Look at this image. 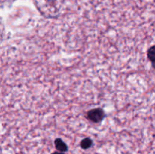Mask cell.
I'll return each mask as SVG.
<instances>
[{
    "label": "cell",
    "mask_w": 155,
    "mask_h": 154,
    "mask_svg": "<svg viewBox=\"0 0 155 154\" xmlns=\"http://www.w3.org/2000/svg\"><path fill=\"white\" fill-rule=\"evenodd\" d=\"M88 118L92 122L99 123L104 118V112L102 109H93L88 113Z\"/></svg>",
    "instance_id": "6da1fadb"
},
{
    "label": "cell",
    "mask_w": 155,
    "mask_h": 154,
    "mask_svg": "<svg viewBox=\"0 0 155 154\" xmlns=\"http://www.w3.org/2000/svg\"><path fill=\"white\" fill-rule=\"evenodd\" d=\"M55 144L57 150H58L60 152H66V151L68 150V146L66 145V144L61 139H56L55 141Z\"/></svg>",
    "instance_id": "7a4b0ae2"
},
{
    "label": "cell",
    "mask_w": 155,
    "mask_h": 154,
    "mask_svg": "<svg viewBox=\"0 0 155 154\" xmlns=\"http://www.w3.org/2000/svg\"><path fill=\"white\" fill-rule=\"evenodd\" d=\"M147 57H148L149 60L152 62V64L155 63V46H152L149 49L147 52Z\"/></svg>",
    "instance_id": "3957f363"
},
{
    "label": "cell",
    "mask_w": 155,
    "mask_h": 154,
    "mask_svg": "<svg viewBox=\"0 0 155 154\" xmlns=\"http://www.w3.org/2000/svg\"><path fill=\"white\" fill-rule=\"evenodd\" d=\"M93 144V141L90 138H85L80 143V146L83 149H89Z\"/></svg>",
    "instance_id": "277c9868"
},
{
    "label": "cell",
    "mask_w": 155,
    "mask_h": 154,
    "mask_svg": "<svg viewBox=\"0 0 155 154\" xmlns=\"http://www.w3.org/2000/svg\"><path fill=\"white\" fill-rule=\"evenodd\" d=\"M45 1H46L47 2H50V3H53V2H55L56 0H45Z\"/></svg>",
    "instance_id": "5b68a950"
},
{
    "label": "cell",
    "mask_w": 155,
    "mask_h": 154,
    "mask_svg": "<svg viewBox=\"0 0 155 154\" xmlns=\"http://www.w3.org/2000/svg\"><path fill=\"white\" fill-rule=\"evenodd\" d=\"M52 154H64V153H61V152H55V153H53Z\"/></svg>",
    "instance_id": "8992f818"
},
{
    "label": "cell",
    "mask_w": 155,
    "mask_h": 154,
    "mask_svg": "<svg viewBox=\"0 0 155 154\" xmlns=\"http://www.w3.org/2000/svg\"><path fill=\"white\" fill-rule=\"evenodd\" d=\"M152 65H153V67L155 68V63H154V64H152Z\"/></svg>",
    "instance_id": "52a82bcc"
}]
</instances>
